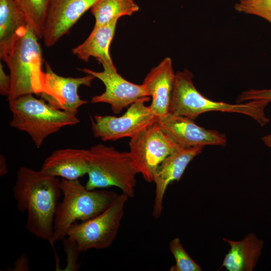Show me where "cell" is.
Segmentation results:
<instances>
[{
    "mask_svg": "<svg viewBox=\"0 0 271 271\" xmlns=\"http://www.w3.org/2000/svg\"><path fill=\"white\" fill-rule=\"evenodd\" d=\"M133 163L146 181L154 182L158 167L180 147L162 130L156 121L141 130L129 142Z\"/></svg>",
    "mask_w": 271,
    "mask_h": 271,
    "instance_id": "8",
    "label": "cell"
},
{
    "mask_svg": "<svg viewBox=\"0 0 271 271\" xmlns=\"http://www.w3.org/2000/svg\"><path fill=\"white\" fill-rule=\"evenodd\" d=\"M89 151L88 190L119 188L129 198L133 197L139 174L129 152H120L113 147L97 144Z\"/></svg>",
    "mask_w": 271,
    "mask_h": 271,
    "instance_id": "6",
    "label": "cell"
},
{
    "mask_svg": "<svg viewBox=\"0 0 271 271\" xmlns=\"http://www.w3.org/2000/svg\"><path fill=\"white\" fill-rule=\"evenodd\" d=\"M261 140L266 146L271 148V134L263 136Z\"/></svg>",
    "mask_w": 271,
    "mask_h": 271,
    "instance_id": "28",
    "label": "cell"
},
{
    "mask_svg": "<svg viewBox=\"0 0 271 271\" xmlns=\"http://www.w3.org/2000/svg\"><path fill=\"white\" fill-rule=\"evenodd\" d=\"M128 198L122 193L102 212L87 221L76 223L70 228L67 236L75 241L80 252L103 249L112 244Z\"/></svg>",
    "mask_w": 271,
    "mask_h": 271,
    "instance_id": "7",
    "label": "cell"
},
{
    "mask_svg": "<svg viewBox=\"0 0 271 271\" xmlns=\"http://www.w3.org/2000/svg\"><path fill=\"white\" fill-rule=\"evenodd\" d=\"M117 21L115 20L103 25L94 26L85 41L72 49L73 54L85 62L93 57L102 65H114L109 50Z\"/></svg>",
    "mask_w": 271,
    "mask_h": 271,
    "instance_id": "18",
    "label": "cell"
},
{
    "mask_svg": "<svg viewBox=\"0 0 271 271\" xmlns=\"http://www.w3.org/2000/svg\"><path fill=\"white\" fill-rule=\"evenodd\" d=\"M156 121L170 139L181 147L224 146L226 144L224 134L201 127L194 120L185 116L169 113L157 117Z\"/></svg>",
    "mask_w": 271,
    "mask_h": 271,
    "instance_id": "12",
    "label": "cell"
},
{
    "mask_svg": "<svg viewBox=\"0 0 271 271\" xmlns=\"http://www.w3.org/2000/svg\"><path fill=\"white\" fill-rule=\"evenodd\" d=\"M265 99L271 101V89H250L242 92L237 97L236 102L240 103L253 100Z\"/></svg>",
    "mask_w": 271,
    "mask_h": 271,
    "instance_id": "24",
    "label": "cell"
},
{
    "mask_svg": "<svg viewBox=\"0 0 271 271\" xmlns=\"http://www.w3.org/2000/svg\"><path fill=\"white\" fill-rule=\"evenodd\" d=\"M234 8L237 12L262 18L271 24V0H238Z\"/></svg>",
    "mask_w": 271,
    "mask_h": 271,
    "instance_id": "23",
    "label": "cell"
},
{
    "mask_svg": "<svg viewBox=\"0 0 271 271\" xmlns=\"http://www.w3.org/2000/svg\"><path fill=\"white\" fill-rule=\"evenodd\" d=\"M102 66L103 70L101 72L87 68L78 69L98 78L105 85L104 92L93 96L91 100L92 103H107L110 105L112 111L118 114L139 99L150 97L142 84H134L123 78L117 73L114 65H102Z\"/></svg>",
    "mask_w": 271,
    "mask_h": 271,
    "instance_id": "10",
    "label": "cell"
},
{
    "mask_svg": "<svg viewBox=\"0 0 271 271\" xmlns=\"http://www.w3.org/2000/svg\"><path fill=\"white\" fill-rule=\"evenodd\" d=\"M25 14L29 26L42 38L49 0H15Z\"/></svg>",
    "mask_w": 271,
    "mask_h": 271,
    "instance_id": "21",
    "label": "cell"
},
{
    "mask_svg": "<svg viewBox=\"0 0 271 271\" xmlns=\"http://www.w3.org/2000/svg\"><path fill=\"white\" fill-rule=\"evenodd\" d=\"M169 249L176 263L171 266V271H201V267L189 256L183 248L180 239L176 237L170 243Z\"/></svg>",
    "mask_w": 271,
    "mask_h": 271,
    "instance_id": "22",
    "label": "cell"
},
{
    "mask_svg": "<svg viewBox=\"0 0 271 271\" xmlns=\"http://www.w3.org/2000/svg\"><path fill=\"white\" fill-rule=\"evenodd\" d=\"M27 25V18L15 0H0V46Z\"/></svg>",
    "mask_w": 271,
    "mask_h": 271,
    "instance_id": "20",
    "label": "cell"
},
{
    "mask_svg": "<svg viewBox=\"0 0 271 271\" xmlns=\"http://www.w3.org/2000/svg\"><path fill=\"white\" fill-rule=\"evenodd\" d=\"M60 187L63 198L58 203L55 213L53 235L49 242L52 246L66 237L69 229L74 224L96 216L118 196L111 191L88 190L79 180L62 179Z\"/></svg>",
    "mask_w": 271,
    "mask_h": 271,
    "instance_id": "3",
    "label": "cell"
},
{
    "mask_svg": "<svg viewBox=\"0 0 271 271\" xmlns=\"http://www.w3.org/2000/svg\"><path fill=\"white\" fill-rule=\"evenodd\" d=\"M88 170V150L67 148L53 152L40 170L49 176L75 180L87 174Z\"/></svg>",
    "mask_w": 271,
    "mask_h": 271,
    "instance_id": "16",
    "label": "cell"
},
{
    "mask_svg": "<svg viewBox=\"0 0 271 271\" xmlns=\"http://www.w3.org/2000/svg\"><path fill=\"white\" fill-rule=\"evenodd\" d=\"M151 97L139 99L131 104L121 116L95 115L90 116L91 129L95 137L103 141H115L138 133L156 121L157 116L145 102Z\"/></svg>",
    "mask_w": 271,
    "mask_h": 271,
    "instance_id": "9",
    "label": "cell"
},
{
    "mask_svg": "<svg viewBox=\"0 0 271 271\" xmlns=\"http://www.w3.org/2000/svg\"><path fill=\"white\" fill-rule=\"evenodd\" d=\"M230 246L220 268L225 267L229 271H252L261 254L264 246L263 240L254 233L247 234L240 241L223 238Z\"/></svg>",
    "mask_w": 271,
    "mask_h": 271,
    "instance_id": "17",
    "label": "cell"
},
{
    "mask_svg": "<svg viewBox=\"0 0 271 271\" xmlns=\"http://www.w3.org/2000/svg\"><path fill=\"white\" fill-rule=\"evenodd\" d=\"M139 9L133 0H99L90 10L95 18L94 27H97L122 16H131Z\"/></svg>",
    "mask_w": 271,
    "mask_h": 271,
    "instance_id": "19",
    "label": "cell"
},
{
    "mask_svg": "<svg viewBox=\"0 0 271 271\" xmlns=\"http://www.w3.org/2000/svg\"><path fill=\"white\" fill-rule=\"evenodd\" d=\"M8 173V169L7 164V161L5 157L1 155L0 156V176H4Z\"/></svg>",
    "mask_w": 271,
    "mask_h": 271,
    "instance_id": "27",
    "label": "cell"
},
{
    "mask_svg": "<svg viewBox=\"0 0 271 271\" xmlns=\"http://www.w3.org/2000/svg\"><path fill=\"white\" fill-rule=\"evenodd\" d=\"M94 78L90 74L78 78L61 76L46 63L45 90L40 96L52 108L76 115L79 107L88 103L80 98L78 88L91 87Z\"/></svg>",
    "mask_w": 271,
    "mask_h": 271,
    "instance_id": "11",
    "label": "cell"
},
{
    "mask_svg": "<svg viewBox=\"0 0 271 271\" xmlns=\"http://www.w3.org/2000/svg\"><path fill=\"white\" fill-rule=\"evenodd\" d=\"M172 59H164L147 74L142 85L152 97L149 106L157 117L169 113L175 81Z\"/></svg>",
    "mask_w": 271,
    "mask_h": 271,
    "instance_id": "15",
    "label": "cell"
},
{
    "mask_svg": "<svg viewBox=\"0 0 271 271\" xmlns=\"http://www.w3.org/2000/svg\"><path fill=\"white\" fill-rule=\"evenodd\" d=\"M58 177L22 167L12 189L18 209L27 212V230L36 237L51 241L59 199L62 194Z\"/></svg>",
    "mask_w": 271,
    "mask_h": 271,
    "instance_id": "1",
    "label": "cell"
},
{
    "mask_svg": "<svg viewBox=\"0 0 271 271\" xmlns=\"http://www.w3.org/2000/svg\"><path fill=\"white\" fill-rule=\"evenodd\" d=\"M13 270H29V260L27 256L23 254L16 261Z\"/></svg>",
    "mask_w": 271,
    "mask_h": 271,
    "instance_id": "26",
    "label": "cell"
},
{
    "mask_svg": "<svg viewBox=\"0 0 271 271\" xmlns=\"http://www.w3.org/2000/svg\"><path fill=\"white\" fill-rule=\"evenodd\" d=\"M11 88V79L10 75L6 74L3 66L0 63V93L3 96H8Z\"/></svg>",
    "mask_w": 271,
    "mask_h": 271,
    "instance_id": "25",
    "label": "cell"
},
{
    "mask_svg": "<svg viewBox=\"0 0 271 271\" xmlns=\"http://www.w3.org/2000/svg\"><path fill=\"white\" fill-rule=\"evenodd\" d=\"M99 0H49L43 29L44 44L55 45Z\"/></svg>",
    "mask_w": 271,
    "mask_h": 271,
    "instance_id": "13",
    "label": "cell"
},
{
    "mask_svg": "<svg viewBox=\"0 0 271 271\" xmlns=\"http://www.w3.org/2000/svg\"><path fill=\"white\" fill-rule=\"evenodd\" d=\"M39 37L29 25L21 28L12 39L0 46L1 58L10 70L9 101L26 94L40 95L45 90V72Z\"/></svg>",
    "mask_w": 271,
    "mask_h": 271,
    "instance_id": "2",
    "label": "cell"
},
{
    "mask_svg": "<svg viewBox=\"0 0 271 271\" xmlns=\"http://www.w3.org/2000/svg\"><path fill=\"white\" fill-rule=\"evenodd\" d=\"M9 102L12 112L10 125L27 133L37 148L50 135L63 127L79 122L76 115L53 108L32 94L21 96Z\"/></svg>",
    "mask_w": 271,
    "mask_h": 271,
    "instance_id": "5",
    "label": "cell"
},
{
    "mask_svg": "<svg viewBox=\"0 0 271 271\" xmlns=\"http://www.w3.org/2000/svg\"><path fill=\"white\" fill-rule=\"evenodd\" d=\"M203 147H180L169 155L159 165L154 182L156 185L152 215L159 218L163 210V203L168 185L179 181L189 163L202 151Z\"/></svg>",
    "mask_w": 271,
    "mask_h": 271,
    "instance_id": "14",
    "label": "cell"
},
{
    "mask_svg": "<svg viewBox=\"0 0 271 271\" xmlns=\"http://www.w3.org/2000/svg\"><path fill=\"white\" fill-rule=\"evenodd\" d=\"M193 78L192 73L187 69L176 73L169 113L194 120L200 114L207 111L236 112L251 117L261 126L269 122V119L264 112L270 102L269 100H253L236 104L214 101L205 97L198 91Z\"/></svg>",
    "mask_w": 271,
    "mask_h": 271,
    "instance_id": "4",
    "label": "cell"
}]
</instances>
